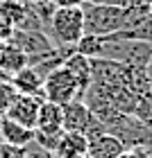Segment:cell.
Listing matches in <instances>:
<instances>
[{
  "label": "cell",
  "mask_w": 152,
  "mask_h": 158,
  "mask_svg": "<svg viewBox=\"0 0 152 158\" xmlns=\"http://www.w3.org/2000/svg\"><path fill=\"white\" fill-rule=\"evenodd\" d=\"M7 43V41H5ZM9 43H14L16 48H20L23 52L27 54V59H30V63L34 59H39V56H43L46 52H50V50H55V43L50 41V36L46 32H25V30H14L11 36H9ZM27 63V66H30Z\"/></svg>",
  "instance_id": "52a82bcc"
},
{
  "label": "cell",
  "mask_w": 152,
  "mask_h": 158,
  "mask_svg": "<svg viewBox=\"0 0 152 158\" xmlns=\"http://www.w3.org/2000/svg\"><path fill=\"white\" fill-rule=\"evenodd\" d=\"M118 158H152V154L148 152V149H125V152H123Z\"/></svg>",
  "instance_id": "603a6c76"
},
{
  "label": "cell",
  "mask_w": 152,
  "mask_h": 158,
  "mask_svg": "<svg viewBox=\"0 0 152 158\" xmlns=\"http://www.w3.org/2000/svg\"><path fill=\"white\" fill-rule=\"evenodd\" d=\"M125 147L118 138H114L109 133H100V135H93L89 138V152L86 156L89 158H118Z\"/></svg>",
  "instance_id": "7c38bea8"
},
{
  "label": "cell",
  "mask_w": 152,
  "mask_h": 158,
  "mask_svg": "<svg viewBox=\"0 0 152 158\" xmlns=\"http://www.w3.org/2000/svg\"><path fill=\"white\" fill-rule=\"evenodd\" d=\"M30 59L20 48H16L14 43H0V75L9 79L11 75H16L18 70H23Z\"/></svg>",
  "instance_id": "30bf717a"
},
{
  "label": "cell",
  "mask_w": 152,
  "mask_h": 158,
  "mask_svg": "<svg viewBox=\"0 0 152 158\" xmlns=\"http://www.w3.org/2000/svg\"><path fill=\"white\" fill-rule=\"evenodd\" d=\"M43 102V97H34V95H20L11 102V106L7 109L5 118H9L14 122H18L20 127L25 129H32L37 127V115H39V106Z\"/></svg>",
  "instance_id": "ba28073f"
},
{
  "label": "cell",
  "mask_w": 152,
  "mask_h": 158,
  "mask_svg": "<svg viewBox=\"0 0 152 158\" xmlns=\"http://www.w3.org/2000/svg\"><path fill=\"white\" fill-rule=\"evenodd\" d=\"M150 16H152V7H150Z\"/></svg>",
  "instance_id": "f1b7e54d"
},
{
  "label": "cell",
  "mask_w": 152,
  "mask_h": 158,
  "mask_svg": "<svg viewBox=\"0 0 152 158\" xmlns=\"http://www.w3.org/2000/svg\"><path fill=\"white\" fill-rule=\"evenodd\" d=\"M32 140H34V131L32 129L20 127L18 122H14L9 118H0V142L25 147L27 142H32Z\"/></svg>",
  "instance_id": "9a60e30c"
},
{
  "label": "cell",
  "mask_w": 152,
  "mask_h": 158,
  "mask_svg": "<svg viewBox=\"0 0 152 158\" xmlns=\"http://www.w3.org/2000/svg\"><path fill=\"white\" fill-rule=\"evenodd\" d=\"M18 97V90L11 86L9 79H2L0 81V118H5L7 109L11 106V102Z\"/></svg>",
  "instance_id": "d6986e66"
},
{
  "label": "cell",
  "mask_w": 152,
  "mask_h": 158,
  "mask_svg": "<svg viewBox=\"0 0 152 158\" xmlns=\"http://www.w3.org/2000/svg\"><path fill=\"white\" fill-rule=\"evenodd\" d=\"M82 14H84V34L109 36V34L125 30V9H118L111 5L82 2Z\"/></svg>",
  "instance_id": "3957f363"
},
{
  "label": "cell",
  "mask_w": 152,
  "mask_h": 158,
  "mask_svg": "<svg viewBox=\"0 0 152 158\" xmlns=\"http://www.w3.org/2000/svg\"><path fill=\"white\" fill-rule=\"evenodd\" d=\"M145 75H148V84H150V90H152V61L145 66Z\"/></svg>",
  "instance_id": "d4e9b609"
},
{
  "label": "cell",
  "mask_w": 152,
  "mask_h": 158,
  "mask_svg": "<svg viewBox=\"0 0 152 158\" xmlns=\"http://www.w3.org/2000/svg\"><path fill=\"white\" fill-rule=\"evenodd\" d=\"M25 2H18V0H0V23L11 27V30H16L20 25V20H23L25 11H27Z\"/></svg>",
  "instance_id": "2e32d148"
},
{
  "label": "cell",
  "mask_w": 152,
  "mask_h": 158,
  "mask_svg": "<svg viewBox=\"0 0 152 158\" xmlns=\"http://www.w3.org/2000/svg\"><path fill=\"white\" fill-rule=\"evenodd\" d=\"M46 2H52V0H30V5H46Z\"/></svg>",
  "instance_id": "484cf974"
},
{
  "label": "cell",
  "mask_w": 152,
  "mask_h": 158,
  "mask_svg": "<svg viewBox=\"0 0 152 158\" xmlns=\"http://www.w3.org/2000/svg\"><path fill=\"white\" fill-rule=\"evenodd\" d=\"M0 81H2V79H0Z\"/></svg>",
  "instance_id": "f546056e"
},
{
  "label": "cell",
  "mask_w": 152,
  "mask_h": 158,
  "mask_svg": "<svg viewBox=\"0 0 152 158\" xmlns=\"http://www.w3.org/2000/svg\"><path fill=\"white\" fill-rule=\"evenodd\" d=\"M18 2H25V5H30V0H18Z\"/></svg>",
  "instance_id": "83f0119b"
},
{
  "label": "cell",
  "mask_w": 152,
  "mask_h": 158,
  "mask_svg": "<svg viewBox=\"0 0 152 158\" xmlns=\"http://www.w3.org/2000/svg\"><path fill=\"white\" fill-rule=\"evenodd\" d=\"M86 152H89V138L84 133L64 131L55 149V158H84Z\"/></svg>",
  "instance_id": "8fae6325"
},
{
  "label": "cell",
  "mask_w": 152,
  "mask_h": 158,
  "mask_svg": "<svg viewBox=\"0 0 152 158\" xmlns=\"http://www.w3.org/2000/svg\"><path fill=\"white\" fill-rule=\"evenodd\" d=\"M84 2H89V5H105L107 0H84Z\"/></svg>",
  "instance_id": "4316f807"
},
{
  "label": "cell",
  "mask_w": 152,
  "mask_h": 158,
  "mask_svg": "<svg viewBox=\"0 0 152 158\" xmlns=\"http://www.w3.org/2000/svg\"><path fill=\"white\" fill-rule=\"evenodd\" d=\"M77 97H79L77 84H75L73 75L64 66L52 70V73L43 79V99H46V102L64 106V104H68L70 99H77Z\"/></svg>",
  "instance_id": "8992f818"
},
{
  "label": "cell",
  "mask_w": 152,
  "mask_h": 158,
  "mask_svg": "<svg viewBox=\"0 0 152 158\" xmlns=\"http://www.w3.org/2000/svg\"><path fill=\"white\" fill-rule=\"evenodd\" d=\"M98 59L118 61L123 66H148L152 61V43L120 39L109 34V36H102V48H100Z\"/></svg>",
  "instance_id": "6da1fadb"
},
{
  "label": "cell",
  "mask_w": 152,
  "mask_h": 158,
  "mask_svg": "<svg viewBox=\"0 0 152 158\" xmlns=\"http://www.w3.org/2000/svg\"><path fill=\"white\" fill-rule=\"evenodd\" d=\"M34 131H41V133H59V131H64V127H61V106L43 99L41 106H39Z\"/></svg>",
  "instance_id": "5bb4252c"
},
{
  "label": "cell",
  "mask_w": 152,
  "mask_h": 158,
  "mask_svg": "<svg viewBox=\"0 0 152 158\" xmlns=\"http://www.w3.org/2000/svg\"><path fill=\"white\" fill-rule=\"evenodd\" d=\"M61 133L64 131H59V133H41V131H34V142L41 145L43 149H48V152L55 154V149H57V145H59V140H61Z\"/></svg>",
  "instance_id": "ffe728a7"
},
{
  "label": "cell",
  "mask_w": 152,
  "mask_h": 158,
  "mask_svg": "<svg viewBox=\"0 0 152 158\" xmlns=\"http://www.w3.org/2000/svg\"><path fill=\"white\" fill-rule=\"evenodd\" d=\"M0 158H25V147L0 142Z\"/></svg>",
  "instance_id": "7402d4cb"
},
{
  "label": "cell",
  "mask_w": 152,
  "mask_h": 158,
  "mask_svg": "<svg viewBox=\"0 0 152 158\" xmlns=\"http://www.w3.org/2000/svg\"><path fill=\"white\" fill-rule=\"evenodd\" d=\"M61 127L64 131H73V133H84L86 138H93V135L107 133L105 124L91 115V111L86 109V104L82 99H70L68 104L61 106Z\"/></svg>",
  "instance_id": "5b68a950"
},
{
  "label": "cell",
  "mask_w": 152,
  "mask_h": 158,
  "mask_svg": "<svg viewBox=\"0 0 152 158\" xmlns=\"http://www.w3.org/2000/svg\"><path fill=\"white\" fill-rule=\"evenodd\" d=\"M100 48H102V36H96V34H84V36L75 43L73 50H75L77 54L89 56V59H98Z\"/></svg>",
  "instance_id": "e0dca14e"
},
{
  "label": "cell",
  "mask_w": 152,
  "mask_h": 158,
  "mask_svg": "<svg viewBox=\"0 0 152 158\" xmlns=\"http://www.w3.org/2000/svg\"><path fill=\"white\" fill-rule=\"evenodd\" d=\"M64 68L68 70L70 75H73L75 79V84H77V93H79V97L86 93V88L91 86V59L89 56H84V54H68L66 59H64Z\"/></svg>",
  "instance_id": "9c48e42d"
},
{
  "label": "cell",
  "mask_w": 152,
  "mask_h": 158,
  "mask_svg": "<svg viewBox=\"0 0 152 158\" xmlns=\"http://www.w3.org/2000/svg\"><path fill=\"white\" fill-rule=\"evenodd\" d=\"M107 133L118 138L125 149H148L152 154V131L143 122L132 115V113H123V115L107 127Z\"/></svg>",
  "instance_id": "277c9868"
},
{
  "label": "cell",
  "mask_w": 152,
  "mask_h": 158,
  "mask_svg": "<svg viewBox=\"0 0 152 158\" xmlns=\"http://www.w3.org/2000/svg\"><path fill=\"white\" fill-rule=\"evenodd\" d=\"M132 115H136V118H139L143 124H145L150 131H152V90L139 97V102H136V109H134Z\"/></svg>",
  "instance_id": "ac0fdd59"
},
{
  "label": "cell",
  "mask_w": 152,
  "mask_h": 158,
  "mask_svg": "<svg viewBox=\"0 0 152 158\" xmlns=\"http://www.w3.org/2000/svg\"><path fill=\"white\" fill-rule=\"evenodd\" d=\"M46 34L55 43V48H75V43L84 36L82 7H61V9H57L46 27Z\"/></svg>",
  "instance_id": "7a4b0ae2"
},
{
  "label": "cell",
  "mask_w": 152,
  "mask_h": 158,
  "mask_svg": "<svg viewBox=\"0 0 152 158\" xmlns=\"http://www.w3.org/2000/svg\"><path fill=\"white\" fill-rule=\"evenodd\" d=\"M84 0H52V5L57 9H61V7H82Z\"/></svg>",
  "instance_id": "cb8c5ba5"
},
{
  "label": "cell",
  "mask_w": 152,
  "mask_h": 158,
  "mask_svg": "<svg viewBox=\"0 0 152 158\" xmlns=\"http://www.w3.org/2000/svg\"><path fill=\"white\" fill-rule=\"evenodd\" d=\"M9 81L20 95L43 97V77H39V73L34 68H30V66H25L23 70H18L16 75H11Z\"/></svg>",
  "instance_id": "4fadbf2b"
},
{
  "label": "cell",
  "mask_w": 152,
  "mask_h": 158,
  "mask_svg": "<svg viewBox=\"0 0 152 158\" xmlns=\"http://www.w3.org/2000/svg\"><path fill=\"white\" fill-rule=\"evenodd\" d=\"M105 5L118 7V9H134V7H152V0H107Z\"/></svg>",
  "instance_id": "44dd1931"
}]
</instances>
